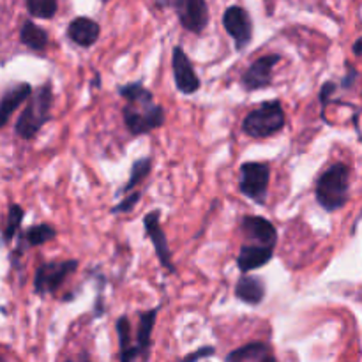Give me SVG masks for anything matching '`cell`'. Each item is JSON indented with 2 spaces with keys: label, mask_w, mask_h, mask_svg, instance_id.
I'll list each match as a JSON object with an SVG mask.
<instances>
[{
  "label": "cell",
  "mask_w": 362,
  "mask_h": 362,
  "mask_svg": "<svg viewBox=\"0 0 362 362\" xmlns=\"http://www.w3.org/2000/svg\"><path fill=\"white\" fill-rule=\"evenodd\" d=\"M144 228L145 235H147V239L151 240L152 246H154L156 258L159 260L161 267L165 269V271H168L170 274H175L177 267L173 265L168 239H166V233L161 226V211H159V209L147 212V214L144 216Z\"/></svg>",
  "instance_id": "8"
},
{
  "label": "cell",
  "mask_w": 362,
  "mask_h": 362,
  "mask_svg": "<svg viewBox=\"0 0 362 362\" xmlns=\"http://www.w3.org/2000/svg\"><path fill=\"white\" fill-rule=\"evenodd\" d=\"M267 354H271V349H269L267 343L251 341L247 345L240 346V349L232 350L226 356L225 362H262Z\"/></svg>",
  "instance_id": "21"
},
{
  "label": "cell",
  "mask_w": 362,
  "mask_h": 362,
  "mask_svg": "<svg viewBox=\"0 0 362 362\" xmlns=\"http://www.w3.org/2000/svg\"><path fill=\"white\" fill-rule=\"evenodd\" d=\"M141 194H144V193H141V191H138V189L129 191V193H127L126 197H124L122 200L119 202V204L113 205V207L110 209V214L117 216V214H127V212H131L133 209H136L138 204H140Z\"/></svg>",
  "instance_id": "25"
},
{
  "label": "cell",
  "mask_w": 362,
  "mask_h": 362,
  "mask_svg": "<svg viewBox=\"0 0 362 362\" xmlns=\"http://www.w3.org/2000/svg\"><path fill=\"white\" fill-rule=\"evenodd\" d=\"M117 338H119V359L120 362H134L140 357L136 345H133L131 338V322L126 315L117 318L115 322Z\"/></svg>",
  "instance_id": "20"
},
{
  "label": "cell",
  "mask_w": 362,
  "mask_h": 362,
  "mask_svg": "<svg viewBox=\"0 0 362 362\" xmlns=\"http://www.w3.org/2000/svg\"><path fill=\"white\" fill-rule=\"evenodd\" d=\"M271 184V165L265 161H246L239 168V191L257 205H265Z\"/></svg>",
  "instance_id": "5"
},
{
  "label": "cell",
  "mask_w": 362,
  "mask_h": 362,
  "mask_svg": "<svg viewBox=\"0 0 362 362\" xmlns=\"http://www.w3.org/2000/svg\"><path fill=\"white\" fill-rule=\"evenodd\" d=\"M27 11L37 20H52L59 11V0H27Z\"/></svg>",
  "instance_id": "24"
},
{
  "label": "cell",
  "mask_w": 362,
  "mask_h": 362,
  "mask_svg": "<svg viewBox=\"0 0 362 362\" xmlns=\"http://www.w3.org/2000/svg\"><path fill=\"white\" fill-rule=\"evenodd\" d=\"M80 267L78 260H64V262H45L35 269L34 274V293L39 297H46L49 293H55L60 286L66 283L69 276Z\"/></svg>",
  "instance_id": "6"
},
{
  "label": "cell",
  "mask_w": 362,
  "mask_h": 362,
  "mask_svg": "<svg viewBox=\"0 0 362 362\" xmlns=\"http://www.w3.org/2000/svg\"><path fill=\"white\" fill-rule=\"evenodd\" d=\"M274 250L276 247L262 246V244H243L235 258V264L239 267L240 274H247V272L265 267L274 258Z\"/></svg>",
  "instance_id": "13"
},
{
  "label": "cell",
  "mask_w": 362,
  "mask_h": 362,
  "mask_svg": "<svg viewBox=\"0 0 362 362\" xmlns=\"http://www.w3.org/2000/svg\"><path fill=\"white\" fill-rule=\"evenodd\" d=\"M172 71H173V81H175L177 90L182 95H193L200 90L202 81L200 76L194 71L193 62L184 52L182 46H173L172 52Z\"/></svg>",
  "instance_id": "11"
},
{
  "label": "cell",
  "mask_w": 362,
  "mask_h": 362,
  "mask_svg": "<svg viewBox=\"0 0 362 362\" xmlns=\"http://www.w3.org/2000/svg\"><path fill=\"white\" fill-rule=\"evenodd\" d=\"M20 42L34 53H45L49 46V35L32 20H25L20 27Z\"/></svg>",
  "instance_id": "19"
},
{
  "label": "cell",
  "mask_w": 362,
  "mask_h": 362,
  "mask_svg": "<svg viewBox=\"0 0 362 362\" xmlns=\"http://www.w3.org/2000/svg\"><path fill=\"white\" fill-rule=\"evenodd\" d=\"M214 354H216L214 346H202V349H198L197 352L187 354V356L184 357V359L180 362H198V361L205 359V357H212Z\"/></svg>",
  "instance_id": "28"
},
{
  "label": "cell",
  "mask_w": 362,
  "mask_h": 362,
  "mask_svg": "<svg viewBox=\"0 0 362 362\" xmlns=\"http://www.w3.org/2000/svg\"><path fill=\"white\" fill-rule=\"evenodd\" d=\"M18 233H20V243H18L14 253L11 255V260H13L14 267H18V258L25 253V250H28V247L45 246L46 243H49V240H53L57 237V230L53 228L52 225H48V223L32 225L28 226L25 232Z\"/></svg>",
  "instance_id": "14"
},
{
  "label": "cell",
  "mask_w": 362,
  "mask_h": 362,
  "mask_svg": "<svg viewBox=\"0 0 362 362\" xmlns=\"http://www.w3.org/2000/svg\"><path fill=\"white\" fill-rule=\"evenodd\" d=\"M352 49H354V55H356V57L361 55V53H362V39L361 37L356 39V42H354Z\"/></svg>",
  "instance_id": "29"
},
{
  "label": "cell",
  "mask_w": 362,
  "mask_h": 362,
  "mask_svg": "<svg viewBox=\"0 0 362 362\" xmlns=\"http://www.w3.org/2000/svg\"><path fill=\"white\" fill-rule=\"evenodd\" d=\"M262 362H279V361L276 359V357L272 356V354H267V356L264 357V361H262Z\"/></svg>",
  "instance_id": "31"
},
{
  "label": "cell",
  "mask_w": 362,
  "mask_h": 362,
  "mask_svg": "<svg viewBox=\"0 0 362 362\" xmlns=\"http://www.w3.org/2000/svg\"><path fill=\"white\" fill-rule=\"evenodd\" d=\"M101 2H108V0H101Z\"/></svg>",
  "instance_id": "33"
},
{
  "label": "cell",
  "mask_w": 362,
  "mask_h": 362,
  "mask_svg": "<svg viewBox=\"0 0 362 362\" xmlns=\"http://www.w3.org/2000/svg\"><path fill=\"white\" fill-rule=\"evenodd\" d=\"M117 94L126 99L122 119L131 136H145L165 126V108L154 103V94L141 81H129L117 87Z\"/></svg>",
  "instance_id": "1"
},
{
  "label": "cell",
  "mask_w": 362,
  "mask_h": 362,
  "mask_svg": "<svg viewBox=\"0 0 362 362\" xmlns=\"http://www.w3.org/2000/svg\"><path fill=\"white\" fill-rule=\"evenodd\" d=\"M267 293V285H265L264 278L253 274H243L235 283L233 288V296L237 300L247 304V306H260Z\"/></svg>",
  "instance_id": "15"
},
{
  "label": "cell",
  "mask_w": 362,
  "mask_h": 362,
  "mask_svg": "<svg viewBox=\"0 0 362 362\" xmlns=\"http://www.w3.org/2000/svg\"><path fill=\"white\" fill-rule=\"evenodd\" d=\"M240 230L251 244L276 247L278 244V230L264 216L247 214L240 219Z\"/></svg>",
  "instance_id": "12"
},
{
  "label": "cell",
  "mask_w": 362,
  "mask_h": 362,
  "mask_svg": "<svg viewBox=\"0 0 362 362\" xmlns=\"http://www.w3.org/2000/svg\"><path fill=\"white\" fill-rule=\"evenodd\" d=\"M281 55L279 53H271V55H262L257 60L250 64L244 69L243 76H240V85L246 88L247 92L262 90L272 85V73L274 67L278 66Z\"/></svg>",
  "instance_id": "10"
},
{
  "label": "cell",
  "mask_w": 362,
  "mask_h": 362,
  "mask_svg": "<svg viewBox=\"0 0 362 362\" xmlns=\"http://www.w3.org/2000/svg\"><path fill=\"white\" fill-rule=\"evenodd\" d=\"M80 362H90V361L87 359V356H83V357H81V361H80Z\"/></svg>",
  "instance_id": "32"
},
{
  "label": "cell",
  "mask_w": 362,
  "mask_h": 362,
  "mask_svg": "<svg viewBox=\"0 0 362 362\" xmlns=\"http://www.w3.org/2000/svg\"><path fill=\"white\" fill-rule=\"evenodd\" d=\"M223 27H225L226 34L233 39V46L237 52H244L253 41V20L244 7H226L225 14H223Z\"/></svg>",
  "instance_id": "9"
},
{
  "label": "cell",
  "mask_w": 362,
  "mask_h": 362,
  "mask_svg": "<svg viewBox=\"0 0 362 362\" xmlns=\"http://www.w3.org/2000/svg\"><path fill=\"white\" fill-rule=\"evenodd\" d=\"M66 362H71V361H66Z\"/></svg>",
  "instance_id": "34"
},
{
  "label": "cell",
  "mask_w": 362,
  "mask_h": 362,
  "mask_svg": "<svg viewBox=\"0 0 362 362\" xmlns=\"http://www.w3.org/2000/svg\"><path fill=\"white\" fill-rule=\"evenodd\" d=\"M151 172H152V158L145 156V158L136 159V161L131 165L129 179H127V182L120 187L119 194H127L129 191L136 189L138 184L144 182V180L151 175Z\"/></svg>",
  "instance_id": "22"
},
{
  "label": "cell",
  "mask_w": 362,
  "mask_h": 362,
  "mask_svg": "<svg viewBox=\"0 0 362 362\" xmlns=\"http://www.w3.org/2000/svg\"><path fill=\"white\" fill-rule=\"evenodd\" d=\"M156 6L172 7L180 25L191 34H204L211 20L207 0H156Z\"/></svg>",
  "instance_id": "7"
},
{
  "label": "cell",
  "mask_w": 362,
  "mask_h": 362,
  "mask_svg": "<svg viewBox=\"0 0 362 362\" xmlns=\"http://www.w3.org/2000/svg\"><path fill=\"white\" fill-rule=\"evenodd\" d=\"M53 108V83L45 81L37 88H32V94L28 95L27 105L23 112L16 119L14 124V134L21 140H34L42 127L52 120Z\"/></svg>",
  "instance_id": "2"
},
{
  "label": "cell",
  "mask_w": 362,
  "mask_h": 362,
  "mask_svg": "<svg viewBox=\"0 0 362 362\" xmlns=\"http://www.w3.org/2000/svg\"><path fill=\"white\" fill-rule=\"evenodd\" d=\"M286 124L285 110L279 99L264 101L251 110L243 120V133L255 140H265L281 133Z\"/></svg>",
  "instance_id": "4"
},
{
  "label": "cell",
  "mask_w": 362,
  "mask_h": 362,
  "mask_svg": "<svg viewBox=\"0 0 362 362\" xmlns=\"http://www.w3.org/2000/svg\"><path fill=\"white\" fill-rule=\"evenodd\" d=\"M25 218V209L18 204H11L9 211H7V221L6 226H4L2 239L4 243H11V240L16 237V233L20 232L21 223H23Z\"/></svg>",
  "instance_id": "23"
},
{
  "label": "cell",
  "mask_w": 362,
  "mask_h": 362,
  "mask_svg": "<svg viewBox=\"0 0 362 362\" xmlns=\"http://www.w3.org/2000/svg\"><path fill=\"white\" fill-rule=\"evenodd\" d=\"M336 90H338V83L332 80H327L320 87V92H318V101H320V106H322V120H324V122H327V119H325V112H327V106L334 103Z\"/></svg>",
  "instance_id": "26"
},
{
  "label": "cell",
  "mask_w": 362,
  "mask_h": 362,
  "mask_svg": "<svg viewBox=\"0 0 362 362\" xmlns=\"http://www.w3.org/2000/svg\"><path fill=\"white\" fill-rule=\"evenodd\" d=\"M359 76L361 74H359V71H357V67L354 66V64L346 62V73H345V76L341 78V81L338 83V87L343 88V90H350V88L356 87Z\"/></svg>",
  "instance_id": "27"
},
{
  "label": "cell",
  "mask_w": 362,
  "mask_h": 362,
  "mask_svg": "<svg viewBox=\"0 0 362 362\" xmlns=\"http://www.w3.org/2000/svg\"><path fill=\"white\" fill-rule=\"evenodd\" d=\"M315 198L325 212L341 211L350 200V166L338 161L322 172L315 184Z\"/></svg>",
  "instance_id": "3"
},
{
  "label": "cell",
  "mask_w": 362,
  "mask_h": 362,
  "mask_svg": "<svg viewBox=\"0 0 362 362\" xmlns=\"http://www.w3.org/2000/svg\"><path fill=\"white\" fill-rule=\"evenodd\" d=\"M32 88L34 87L30 83L21 81V83L13 85V87L4 92V95L0 98V129L7 126L14 112L27 101L28 95L32 94Z\"/></svg>",
  "instance_id": "18"
},
{
  "label": "cell",
  "mask_w": 362,
  "mask_h": 362,
  "mask_svg": "<svg viewBox=\"0 0 362 362\" xmlns=\"http://www.w3.org/2000/svg\"><path fill=\"white\" fill-rule=\"evenodd\" d=\"M99 35H101V27L95 20L87 16H78L71 20L67 25V37L73 45L80 46V48H90L98 42Z\"/></svg>",
  "instance_id": "16"
},
{
  "label": "cell",
  "mask_w": 362,
  "mask_h": 362,
  "mask_svg": "<svg viewBox=\"0 0 362 362\" xmlns=\"http://www.w3.org/2000/svg\"><path fill=\"white\" fill-rule=\"evenodd\" d=\"M161 311V304L152 310L140 311L138 313V327H136V349L140 352V357L144 362L148 361V354H151L152 346V332H154L156 320H158V315Z\"/></svg>",
  "instance_id": "17"
},
{
  "label": "cell",
  "mask_w": 362,
  "mask_h": 362,
  "mask_svg": "<svg viewBox=\"0 0 362 362\" xmlns=\"http://www.w3.org/2000/svg\"><path fill=\"white\" fill-rule=\"evenodd\" d=\"M92 87H95V88L101 87V74L99 73H95V78L92 80Z\"/></svg>",
  "instance_id": "30"
}]
</instances>
